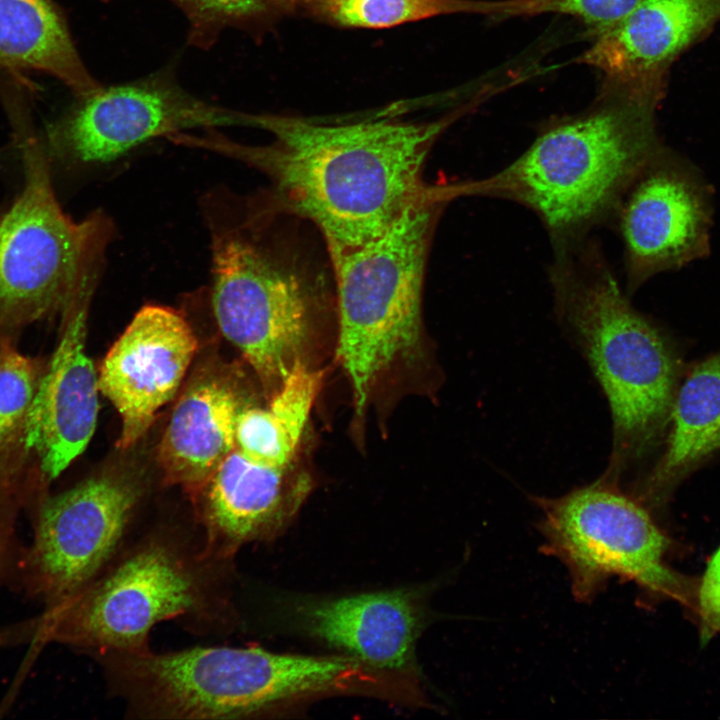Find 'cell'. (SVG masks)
I'll list each match as a JSON object with an SVG mask.
<instances>
[{"mask_svg":"<svg viewBox=\"0 0 720 720\" xmlns=\"http://www.w3.org/2000/svg\"><path fill=\"white\" fill-rule=\"evenodd\" d=\"M613 222L634 289L704 254L710 209L702 185L662 151L628 189Z\"/></svg>","mask_w":720,"mask_h":720,"instance_id":"12","label":"cell"},{"mask_svg":"<svg viewBox=\"0 0 720 720\" xmlns=\"http://www.w3.org/2000/svg\"><path fill=\"white\" fill-rule=\"evenodd\" d=\"M720 0H641L600 32L577 60L607 76L630 80L672 58L719 14Z\"/></svg>","mask_w":720,"mask_h":720,"instance_id":"18","label":"cell"},{"mask_svg":"<svg viewBox=\"0 0 720 720\" xmlns=\"http://www.w3.org/2000/svg\"><path fill=\"white\" fill-rule=\"evenodd\" d=\"M24 186L0 217V336L64 310L94 280L101 216L76 222L54 193L34 139L23 143Z\"/></svg>","mask_w":720,"mask_h":720,"instance_id":"8","label":"cell"},{"mask_svg":"<svg viewBox=\"0 0 720 720\" xmlns=\"http://www.w3.org/2000/svg\"><path fill=\"white\" fill-rule=\"evenodd\" d=\"M92 283L64 309L56 350L30 407L23 444L38 456L48 480L57 478L90 442L97 423L98 375L85 351Z\"/></svg>","mask_w":720,"mask_h":720,"instance_id":"15","label":"cell"},{"mask_svg":"<svg viewBox=\"0 0 720 720\" xmlns=\"http://www.w3.org/2000/svg\"><path fill=\"white\" fill-rule=\"evenodd\" d=\"M548 274L557 318L608 401L613 444L600 478L619 484L672 406L671 354L628 301L598 242L586 237L555 247Z\"/></svg>","mask_w":720,"mask_h":720,"instance_id":"4","label":"cell"},{"mask_svg":"<svg viewBox=\"0 0 720 720\" xmlns=\"http://www.w3.org/2000/svg\"><path fill=\"white\" fill-rule=\"evenodd\" d=\"M97 658L113 696L145 719H242L314 696L378 695L385 685L382 672L346 655H292L256 646Z\"/></svg>","mask_w":720,"mask_h":720,"instance_id":"3","label":"cell"},{"mask_svg":"<svg viewBox=\"0 0 720 720\" xmlns=\"http://www.w3.org/2000/svg\"><path fill=\"white\" fill-rule=\"evenodd\" d=\"M643 112L609 104L543 129L508 166L465 193L511 200L542 222L553 248L613 221L633 182L660 153Z\"/></svg>","mask_w":720,"mask_h":720,"instance_id":"5","label":"cell"},{"mask_svg":"<svg viewBox=\"0 0 720 720\" xmlns=\"http://www.w3.org/2000/svg\"><path fill=\"white\" fill-rule=\"evenodd\" d=\"M310 490L306 474L255 464L234 449L192 497L204 553L233 562L243 546L274 539Z\"/></svg>","mask_w":720,"mask_h":720,"instance_id":"16","label":"cell"},{"mask_svg":"<svg viewBox=\"0 0 720 720\" xmlns=\"http://www.w3.org/2000/svg\"><path fill=\"white\" fill-rule=\"evenodd\" d=\"M700 640L708 642L720 632V548L712 556L698 592Z\"/></svg>","mask_w":720,"mask_h":720,"instance_id":"26","label":"cell"},{"mask_svg":"<svg viewBox=\"0 0 720 720\" xmlns=\"http://www.w3.org/2000/svg\"><path fill=\"white\" fill-rule=\"evenodd\" d=\"M225 126H250V114L206 103L162 71L78 97L51 128L50 139L63 156L104 163L156 137Z\"/></svg>","mask_w":720,"mask_h":720,"instance_id":"11","label":"cell"},{"mask_svg":"<svg viewBox=\"0 0 720 720\" xmlns=\"http://www.w3.org/2000/svg\"><path fill=\"white\" fill-rule=\"evenodd\" d=\"M212 307L268 400L299 367L319 368L326 303L301 268L236 229L214 234Z\"/></svg>","mask_w":720,"mask_h":720,"instance_id":"7","label":"cell"},{"mask_svg":"<svg viewBox=\"0 0 720 720\" xmlns=\"http://www.w3.org/2000/svg\"><path fill=\"white\" fill-rule=\"evenodd\" d=\"M42 370L8 336L0 337V449L23 440Z\"/></svg>","mask_w":720,"mask_h":720,"instance_id":"24","label":"cell"},{"mask_svg":"<svg viewBox=\"0 0 720 720\" xmlns=\"http://www.w3.org/2000/svg\"><path fill=\"white\" fill-rule=\"evenodd\" d=\"M672 416L667 450L644 491L652 500L682 469L720 447V354L691 371L675 399Z\"/></svg>","mask_w":720,"mask_h":720,"instance_id":"20","label":"cell"},{"mask_svg":"<svg viewBox=\"0 0 720 720\" xmlns=\"http://www.w3.org/2000/svg\"><path fill=\"white\" fill-rule=\"evenodd\" d=\"M11 526L9 522L0 515V575L8 566L11 556Z\"/></svg>","mask_w":720,"mask_h":720,"instance_id":"27","label":"cell"},{"mask_svg":"<svg viewBox=\"0 0 720 720\" xmlns=\"http://www.w3.org/2000/svg\"><path fill=\"white\" fill-rule=\"evenodd\" d=\"M0 67L45 73L77 97L101 87L85 68L52 0H0Z\"/></svg>","mask_w":720,"mask_h":720,"instance_id":"19","label":"cell"},{"mask_svg":"<svg viewBox=\"0 0 720 720\" xmlns=\"http://www.w3.org/2000/svg\"><path fill=\"white\" fill-rule=\"evenodd\" d=\"M442 195L425 192L378 237L330 255L337 353L359 419L382 375L419 343L427 253Z\"/></svg>","mask_w":720,"mask_h":720,"instance_id":"6","label":"cell"},{"mask_svg":"<svg viewBox=\"0 0 720 720\" xmlns=\"http://www.w3.org/2000/svg\"><path fill=\"white\" fill-rule=\"evenodd\" d=\"M197 349L193 329L176 310L146 305L134 315L98 374L100 392L121 419L120 448L140 440L174 398Z\"/></svg>","mask_w":720,"mask_h":720,"instance_id":"13","label":"cell"},{"mask_svg":"<svg viewBox=\"0 0 720 720\" xmlns=\"http://www.w3.org/2000/svg\"><path fill=\"white\" fill-rule=\"evenodd\" d=\"M508 0H295V12L353 28H389L436 16L483 14L504 17Z\"/></svg>","mask_w":720,"mask_h":720,"instance_id":"22","label":"cell"},{"mask_svg":"<svg viewBox=\"0 0 720 720\" xmlns=\"http://www.w3.org/2000/svg\"><path fill=\"white\" fill-rule=\"evenodd\" d=\"M252 127L271 133L273 142L245 146L210 134L189 136L187 144L263 171L280 205L314 224L331 255L378 237L425 193L424 163L444 125L252 114Z\"/></svg>","mask_w":720,"mask_h":720,"instance_id":"1","label":"cell"},{"mask_svg":"<svg viewBox=\"0 0 720 720\" xmlns=\"http://www.w3.org/2000/svg\"><path fill=\"white\" fill-rule=\"evenodd\" d=\"M232 380L205 369L187 384L172 410L158 447L167 484L194 497L235 449V424L244 406Z\"/></svg>","mask_w":720,"mask_h":720,"instance_id":"17","label":"cell"},{"mask_svg":"<svg viewBox=\"0 0 720 720\" xmlns=\"http://www.w3.org/2000/svg\"><path fill=\"white\" fill-rule=\"evenodd\" d=\"M233 562L205 555L201 536L157 529L132 539L88 585L45 608L33 640L95 656L143 653L159 623L181 620L200 632L230 631Z\"/></svg>","mask_w":720,"mask_h":720,"instance_id":"2","label":"cell"},{"mask_svg":"<svg viewBox=\"0 0 720 720\" xmlns=\"http://www.w3.org/2000/svg\"><path fill=\"white\" fill-rule=\"evenodd\" d=\"M533 501L542 513L543 551L567 568L577 601H591L613 578L657 595L687 593L664 562L668 539L619 484L599 478L565 495Z\"/></svg>","mask_w":720,"mask_h":720,"instance_id":"9","label":"cell"},{"mask_svg":"<svg viewBox=\"0 0 720 720\" xmlns=\"http://www.w3.org/2000/svg\"><path fill=\"white\" fill-rule=\"evenodd\" d=\"M641 0H516L514 16L560 13L577 17L600 32L626 16Z\"/></svg>","mask_w":720,"mask_h":720,"instance_id":"25","label":"cell"},{"mask_svg":"<svg viewBox=\"0 0 720 720\" xmlns=\"http://www.w3.org/2000/svg\"><path fill=\"white\" fill-rule=\"evenodd\" d=\"M186 15L189 42L209 48L229 27L251 29L295 12V0H170Z\"/></svg>","mask_w":720,"mask_h":720,"instance_id":"23","label":"cell"},{"mask_svg":"<svg viewBox=\"0 0 720 720\" xmlns=\"http://www.w3.org/2000/svg\"><path fill=\"white\" fill-rule=\"evenodd\" d=\"M423 608L416 591L398 589L334 598L295 597L282 606V616L296 632L346 656L410 677L416 672Z\"/></svg>","mask_w":720,"mask_h":720,"instance_id":"14","label":"cell"},{"mask_svg":"<svg viewBox=\"0 0 720 720\" xmlns=\"http://www.w3.org/2000/svg\"><path fill=\"white\" fill-rule=\"evenodd\" d=\"M141 495L135 482L102 475L43 502L22 568L45 608L83 589L130 543Z\"/></svg>","mask_w":720,"mask_h":720,"instance_id":"10","label":"cell"},{"mask_svg":"<svg viewBox=\"0 0 720 720\" xmlns=\"http://www.w3.org/2000/svg\"><path fill=\"white\" fill-rule=\"evenodd\" d=\"M318 392L302 379L287 381L269 407L244 405L235 424V449L266 467L290 468L296 461Z\"/></svg>","mask_w":720,"mask_h":720,"instance_id":"21","label":"cell"}]
</instances>
